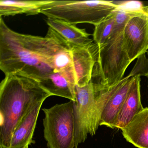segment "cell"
I'll return each mask as SVG.
<instances>
[{
    "label": "cell",
    "mask_w": 148,
    "mask_h": 148,
    "mask_svg": "<svg viewBox=\"0 0 148 148\" xmlns=\"http://www.w3.org/2000/svg\"><path fill=\"white\" fill-rule=\"evenodd\" d=\"M51 96L35 79L5 75L0 84V148H10L14 131L29 109Z\"/></svg>",
    "instance_id": "obj_1"
},
{
    "label": "cell",
    "mask_w": 148,
    "mask_h": 148,
    "mask_svg": "<svg viewBox=\"0 0 148 148\" xmlns=\"http://www.w3.org/2000/svg\"><path fill=\"white\" fill-rule=\"evenodd\" d=\"M123 46L131 62L148 50V14L136 16L125 25Z\"/></svg>",
    "instance_id": "obj_8"
},
{
    "label": "cell",
    "mask_w": 148,
    "mask_h": 148,
    "mask_svg": "<svg viewBox=\"0 0 148 148\" xmlns=\"http://www.w3.org/2000/svg\"><path fill=\"white\" fill-rule=\"evenodd\" d=\"M45 100L33 105L19 123L12 136L10 148H28L32 141L37 119Z\"/></svg>",
    "instance_id": "obj_9"
},
{
    "label": "cell",
    "mask_w": 148,
    "mask_h": 148,
    "mask_svg": "<svg viewBox=\"0 0 148 148\" xmlns=\"http://www.w3.org/2000/svg\"><path fill=\"white\" fill-rule=\"evenodd\" d=\"M137 59L136 64L128 76L130 77L141 76L147 77L148 75V59L146 53L142 54Z\"/></svg>",
    "instance_id": "obj_18"
},
{
    "label": "cell",
    "mask_w": 148,
    "mask_h": 148,
    "mask_svg": "<svg viewBox=\"0 0 148 148\" xmlns=\"http://www.w3.org/2000/svg\"><path fill=\"white\" fill-rule=\"evenodd\" d=\"M125 79L110 87L92 80L84 86H75L76 99L73 101L75 148L84 143L88 135L96 134L106 103Z\"/></svg>",
    "instance_id": "obj_2"
},
{
    "label": "cell",
    "mask_w": 148,
    "mask_h": 148,
    "mask_svg": "<svg viewBox=\"0 0 148 148\" xmlns=\"http://www.w3.org/2000/svg\"><path fill=\"white\" fill-rule=\"evenodd\" d=\"M140 82V77H134L125 100L116 118L114 129L122 130L143 110L141 102Z\"/></svg>",
    "instance_id": "obj_10"
},
{
    "label": "cell",
    "mask_w": 148,
    "mask_h": 148,
    "mask_svg": "<svg viewBox=\"0 0 148 148\" xmlns=\"http://www.w3.org/2000/svg\"><path fill=\"white\" fill-rule=\"evenodd\" d=\"M117 8L139 14H148V6L136 1H114Z\"/></svg>",
    "instance_id": "obj_17"
},
{
    "label": "cell",
    "mask_w": 148,
    "mask_h": 148,
    "mask_svg": "<svg viewBox=\"0 0 148 148\" xmlns=\"http://www.w3.org/2000/svg\"><path fill=\"white\" fill-rule=\"evenodd\" d=\"M123 33L112 34L104 44L97 45L92 82L110 87L123 78L132 62L123 47Z\"/></svg>",
    "instance_id": "obj_6"
},
{
    "label": "cell",
    "mask_w": 148,
    "mask_h": 148,
    "mask_svg": "<svg viewBox=\"0 0 148 148\" xmlns=\"http://www.w3.org/2000/svg\"><path fill=\"white\" fill-rule=\"evenodd\" d=\"M114 27L115 16L113 12L95 26L92 34L94 43L98 46L104 44L113 34Z\"/></svg>",
    "instance_id": "obj_16"
},
{
    "label": "cell",
    "mask_w": 148,
    "mask_h": 148,
    "mask_svg": "<svg viewBox=\"0 0 148 148\" xmlns=\"http://www.w3.org/2000/svg\"><path fill=\"white\" fill-rule=\"evenodd\" d=\"M147 55H148V50L147 52ZM147 78H148V76H147Z\"/></svg>",
    "instance_id": "obj_19"
},
{
    "label": "cell",
    "mask_w": 148,
    "mask_h": 148,
    "mask_svg": "<svg viewBox=\"0 0 148 148\" xmlns=\"http://www.w3.org/2000/svg\"><path fill=\"white\" fill-rule=\"evenodd\" d=\"M42 110L44 137L48 148H75L73 101Z\"/></svg>",
    "instance_id": "obj_7"
},
{
    "label": "cell",
    "mask_w": 148,
    "mask_h": 148,
    "mask_svg": "<svg viewBox=\"0 0 148 148\" xmlns=\"http://www.w3.org/2000/svg\"><path fill=\"white\" fill-rule=\"evenodd\" d=\"M46 21L49 27L73 46L87 47L94 44L93 40L90 38L91 34L85 29L78 28L76 25L58 19L47 18Z\"/></svg>",
    "instance_id": "obj_11"
},
{
    "label": "cell",
    "mask_w": 148,
    "mask_h": 148,
    "mask_svg": "<svg viewBox=\"0 0 148 148\" xmlns=\"http://www.w3.org/2000/svg\"><path fill=\"white\" fill-rule=\"evenodd\" d=\"M51 1V0H1L0 16H14L19 14H25L27 16L37 15L40 14L42 6Z\"/></svg>",
    "instance_id": "obj_14"
},
{
    "label": "cell",
    "mask_w": 148,
    "mask_h": 148,
    "mask_svg": "<svg viewBox=\"0 0 148 148\" xmlns=\"http://www.w3.org/2000/svg\"><path fill=\"white\" fill-rule=\"evenodd\" d=\"M0 69L5 75H20L40 81L52 69L27 48L19 33L10 29L0 18Z\"/></svg>",
    "instance_id": "obj_3"
},
{
    "label": "cell",
    "mask_w": 148,
    "mask_h": 148,
    "mask_svg": "<svg viewBox=\"0 0 148 148\" xmlns=\"http://www.w3.org/2000/svg\"><path fill=\"white\" fill-rule=\"evenodd\" d=\"M113 1L51 0L42 6L40 14L76 25L89 23L96 26L116 8Z\"/></svg>",
    "instance_id": "obj_5"
},
{
    "label": "cell",
    "mask_w": 148,
    "mask_h": 148,
    "mask_svg": "<svg viewBox=\"0 0 148 148\" xmlns=\"http://www.w3.org/2000/svg\"><path fill=\"white\" fill-rule=\"evenodd\" d=\"M124 138L138 148H148V107L134 117L122 129Z\"/></svg>",
    "instance_id": "obj_12"
},
{
    "label": "cell",
    "mask_w": 148,
    "mask_h": 148,
    "mask_svg": "<svg viewBox=\"0 0 148 148\" xmlns=\"http://www.w3.org/2000/svg\"><path fill=\"white\" fill-rule=\"evenodd\" d=\"M19 35L24 45L44 64L62 74L73 85H77L74 46L50 27L45 37L20 33Z\"/></svg>",
    "instance_id": "obj_4"
},
{
    "label": "cell",
    "mask_w": 148,
    "mask_h": 148,
    "mask_svg": "<svg viewBox=\"0 0 148 148\" xmlns=\"http://www.w3.org/2000/svg\"><path fill=\"white\" fill-rule=\"evenodd\" d=\"M133 78L126 77L124 83L108 100L102 112L99 125L114 129L116 118L125 100Z\"/></svg>",
    "instance_id": "obj_13"
},
{
    "label": "cell",
    "mask_w": 148,
    "mask_h": 148,
    "mask_svg": "<svg viewBox=\"0 0 148 148\" xmlns=\"http://www.w3.org/2000/svg\"><path fill=\"white\" fill-rule=\"evenodd\" d=\"M39 83L51 96H59L75 101V86L59 73H52Z\"/></svg>",
    "instance_id": "obj_15"
}]
</instances>
